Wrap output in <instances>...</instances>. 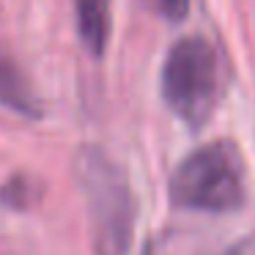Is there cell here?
Here are the masks:
<instances>
[{"label":"cell","instance_id":"cell-1","mask_svg":"<svg viewBox=\"0 0 255 255\" xmlns=\"http://www.w3.org/2000/svg\"><path fill=\"white\" fill-rule=\"evenodd\" d=\"M162 94L170 110L189 127L211 118L222 96L220 52L203 36H187L167 52L162 69Z\"/></svg>","mask_w":255,"mask_h":255},{"label":"cell","instance_id":"cell-5","mask_svg":"<svg viewBox=\"0 0 255 255\" xmlns=\"http://www.w3.org/2000/svg\"><path fill=\"white\" fill-rule=\"evenodd\" d=\"M0 102L8 105L14 113L22 116H39V102L30 91L28 80L19 74V69L11 61L0 58Z\"/></svg>","mask_w":255,"mask_h":255},{"label":"cell","instance_id":"cell-4","mask_svg":"<svg viewBox=\"0 0 255 255\" xmlns=\"http://www.w3.org/2000/svg\"><path fill=\"white\" fill-rule=\"evenodd\" d=\"M77 30L91 55H102L110 39V0H74Z\"/></svg>","mask_w":255,"mask_h":255},{"label":"cell","instance_id":"cell-3","mask_svg":"<svg viewBox=\"0 0 255 255\" xmlns=\"http://www.w3.org/2000/svg\"><path fill=\"white\" fill-rule=\"evenodd\" d=\"M80 181L85 187L94 217V239L99 255H121L129 244L132 206L121 176L105 156L85 151L80 156Z\"/></svg>","mask_w":255,"mask_h":255},{"label":"cell","instance_id":"cell-6","mask_svg":"<svg viewBox=\"0 0 255 255\" xmlns=\"http://www.w3.org/2000/svg\"><path fill=\"white\" fill-rule=\"evenodd\" d=\"M145 3L167 19H181L189 8V0H145Z\"/></svg>","mask_w":255,"mask_h":255},{"label":"cell","instance_id":"cell-2","mask_svg":"<svg viewBox=\"0 0 255 255\" xmlns=\"http://www.w3.org/2000/svg\"><path fill=\"white\" fill-rule=\"evenodd\" d=\"M170 195L195 211H233L244 203V162L228 140L198 148L176 167Z\"/></svg>","mask_w":255,"mask_h":255},{"label":"cell","instance_id":"cell-7","mask_svg":"<svg viewBox=\"0 0 255 255\" xmlns=\"http://www.w3.org/2000/svg\"><path fill=\"white\" fill-rule=\"evenodd\" d=\"M225 255H255V239H244L236 247H231Z\"/></svg>","mask_w":255,"mask_h":255}]
</instances>
